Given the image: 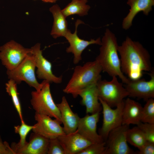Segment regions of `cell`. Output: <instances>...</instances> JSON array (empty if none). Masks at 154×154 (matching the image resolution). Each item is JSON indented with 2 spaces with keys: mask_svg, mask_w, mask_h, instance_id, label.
Wrapping results in <instances>:
<instances>
[{
  "mask_svg": "<svg viewBox=\"0 0 154 154\" xmlns=\"http://www.w3.org/2000/svg\"><path fill=\"white\" fill-rule=\"evenodd\" d=\"M102 67L96 60L88 62L75 67L72 76L65 88L64 92L76 98L79 93L101 78Z\"/></svg>",
  "mask_w": 154,
  "mask_h": 154,
  "instance_id": "cell-3",
  "label": "cell"
},
{
  "mask_svg": "<svg viewBox=\"0 0 154 154\" xmlns=\"http://www.w3.org/2000/svg\"><path fill=\"white\" fill-rule=\"evenodd\" d=\"M100 112L87 114L80 118L77 128L78 132L92 143H102L105 141L97 131V124Z\"/></svg>",
  "mask_w": 154,
  "mask_h": 154,
  "instance_id": "cell-15",
  "label": "cell"
},
{
  "mask_svg": "<svg viewBox=\"0 0 154 154\" xmlns=\"http://www.w3.org/2000/svg\"><path fill=\"white\" fill-rule=\"evenodd\" d=\"M122 125H138L141 120L143 107L138 102L129 98L124 100Z\"/></svg>",
  "mask_w": 154,
  "mask_h": 154,
  "instance_id": "cell-20",
  "label": "cell"
},
{
  "mask_svg": "<svg viewBox=\"0 0 154 154\" xmlns=\"http://www.w3.org/2000/svg\"></svg>",
  "mask_w": 154,
  "mask_h": 154,
  "instance_id": "cell-35",
  "label": "cell"
},
{
  "mask_svg": "<svg viewBox=\"0 0 154 154\" xmlns=\"http://www.w3.org/2000/svg\"><path fill=\"white\" fill-rule=\"evenodd\" d=\"M36 68L35 57L31 52L15 68L7 70V74L8 78L14 80L17 84H20L23 81L38 91L42 88V84L39 83L37 80L35 74Z\"/></svg>",
  "mask_w": 154,
  "mask_h": 154,
  "instance_id": "cell-6",
  "label": "cell"
},
{
  "mask_svg": "<svg viewBox=\"0 0 154 154\" xmlns=\"http://www.w3.org/2000/svg\"><path fill=\"white\" fill-rule=\"evenodd\" d=\"M127 142L131 145L140 149L147 141L141 131L137 126L129 128L126 133Z\"/></svg>",
  "mask_w": 154,
  "mask_h": 154,
  "instance_id": "cell-23",
  "label": "cell"
},
{
  "mask_svg": "<svg viewBox=\"0 0 154 154\" xmlns=\"http://www.w3.org/2000/svg\"><path fill=\"white\" fill-rule=\"evenodd\" d=\"M82 98L81 103L86 108V114L100 112L102 106L99 100L96 83L81 91L78 94Z\"/></svg>",
  "mask_w": 154,
  "mask_h": 154,
  "instance_id": "cell-19",
  "label": "cell"
},
{
  "mask_svg": "<svg viewBox=\"0 0 154 154\" xmlns=\"http://www.w3.org/2000/svg\"><path fill=\"white\" fill-rule=\"evenodd\" d=\"M32 52L20 44L11 40L0 47V60L7 70L16 68L27 55Z\"/></svg>",
  "mask_w": 154,
  "mask_h": 154,
  "instance_id": "cell-7",
  "label": "cell"
},
{
  "mask_svg": "<svg viewBox=\"0 0 154 154\" xmlns=\"http://www.w3.org/2000/svg\"><path fill=\"white\" fill-rule=\"evenodd\" d=\"M31 49L35 57L36 66L37 68L36 71L37 77L39 79L45 80L50 83L53 82L57 84L61 83L62 76L57 77L53 73L52 64L43 56L42 50L40 49V44L37 43Z\"/></svg>",
  "mask_w": 154,
  "mask_h": 154,
  "instance_id": "cell-12",
  "label": "cell"
},
{
  "mask_svg": "<svg viewBox=\"0 0 154 154\" xmlns=\"http://www.w3.org/2000/svg\"><path fill=\"white\" fill-rule=\"evenodd\" d=\"M146 102L143 107L141 121L154 124V100L153 98H151Z\"/></svg>",
  "mask_w": 154,
  "mask_h": 154,
  "instance_id": "cell-25",
  "label": "cell"
},
{
  "mask_svg": "<svg viewBox=\"0 0 154 154\" xmlns=\"http://www.w3.org/2000/svg\"><path fill=\"white\" fill-rule=\"evenodd\" d=\"M49 11L52 14L54 18L51 35L54 38L60 37H64L68 30L66 17L57 4L50 7Z\"/></svg>",
  "mask_w": 154,
  "mask_h": 154,
  "instance_id": "cell-21",
  "label": "cell"
},
{
  "mask_svg": "<svg viewBox=\"0 0 154 154\" xmlns=\"http://www.w3.org/2000/svg\"><path fill=\"white\" fill-rule=\"evenodd\" d=\"M88 0H72L64 9L61 10L64 15L67 17L75 14L83 16L88 14L90 8L86 4Z\"/></svg>",
  "mask_w": 154,
  "mask_h": 154,
  "instance_id": "cell-22",
  "label": "cell"
},
{
  "mask_svg": "<svg viewBox=\"0 0 154 154\" xmlns=\"http://www.w3.org/2000/svg\"><path fill=\"white\" fill-rule=\"evenodd\" d=\"M34 127L33 125H30L26 124L24 121L21 122L20 125L15 126L14 128L15 132L18 134L20 137L19 142L15 144L18 146H21L26 143V139L27 135L30 131Z\"/></svg>",
  "mask_w": 154,
  "mask_h": 154,
  "instance_id": "cell-26",
  "label": "cell"
},
{
  "mask_svg": "<svg viewBox=\"0 0 154 154\" xmlns=\"http://www.w3.org/2000/svg\"><path fill=\"white\" fill-rule=\"evenodd\" d=\"M55 1L56 2V1H57L58 0H55Z\"/></svg>",
  "mask_w": 154,
  "mask_h": 154,
  "instance_id": "cell-34",
  "label": "cell"
},
{
  "mask_svg": "<svg viewBox=\"0 0 154 154\" xmlns=\"http://www.w3.org/2000/svg\"><path fill=\"white\" fill-rule=\"evenodd\" d=\"M48 154H65L58 137L49 139Z\"/></svg>",
  "mask_w": 154,
  "mask_h": 154,
  "instance_id": "cell-29",
  "label": "cell"
},
{
  "mask_svg": "<svg viewBox=\"0 0 154 154\" xmlns=\"http://www.w3.org/2000/svg\"><path fill=\"white\" fill-rule=\"evenodd\" d=\"M64 150L65 154H77L93 143L80 134L75 132L58 137Z\"/></svg>",
  "mask_w": 154,
  "mask_h": 154,
  "instance_id": "cell-16",
  "label": "cell"
},
{
  "mask_svg": "<svg viewBox=\"0 0 154 154\" xmlns=\"http://www.w3.org/2000/svg\"><path fill=\"white\" fill-rule=\"evenodd\" d=\"M137 126L142 131L147 141L154 143V124L141 122Z\"/></svg>",
  "mask_w": 154,
  "mask_h": 154,
  "instance_id": "cell-28",
  "label": "cell"
},
{
  "mask_svg": "<svg viewBox=\"0 0 154 154\" xmlns=\"http://www.w3.org/2000/svg\"><path fill=\"white\" fill-rule=\"evenodd\" d=\"M99 100L103 114V123L99 130V134L105 141L110 132L122 125L124 100L115 109H113L99 98Z\"/></svg>",
  "mask_w": 154,
  "mask_h": 154,
  "instance_id": "cell-9",
  "label": "cell"
},
{
  "mask_svg": "<svg viewBox=\"0 0 154 154\" xmlns=\"http://www.w3.org/2000/svg\"><path fill=\"white\" fill-rule=\"evenodd\" d=\"M138 154H154V143L147 141L145 144L136 152Z\"/></svg>",
  "mask_w": 154,
  "mask_h": 154,
  "instance_id": "cell-30",
  "label": "cell"
},
{
  "mask_svg": "<svg viewBox=\"0 0 154 154\" xmlns=\"http://www.w3.org/2000/svg\"><path fill=\"white\" fill-rule=\"evenodd\" d=\"M129 125H122L112 130L106 141L104 154H134L136 152L128 146L126 133Z\"/></svg>",
  "mask_w": 154,
  "mask_h": 154,
  "instance_id": "cell-8",
  "label": "cell"
},
{
  "mask_svg": "<svg viewBox=\"0 0 154 154\" xmlns=\"http://www.w3.org/2000/svg\"><path fill=\"white\" fill-rule=\"evenodd\" d=\"M37 123L32 129L33 132L41 135L48 139L58 137L65 134L62 124L56 119L35 112V116Z\"/></svg>",
  "mask_w": 154,
  "mask_h": 154,
  "instance_id": "cell-11",
  "label": "cell"
},
{
  "mask_svg": "<svg viewBox=\"0 0 154 154\" xmlns=\"http://www.w3.org/2000/svg\"><path fill=\"white\" fill-rule=\"evenodd\" d=\"M106 142L93 143L83 149L77 154H104Z\"/></svg>",
  "mask_w": 154,
  "mask_h": 154,
  "instance_id": "cell-27",
  "label": "cell"
},
{
  "mask_svg": "<svg viewBox=\"0 0 154 154\" xmlns=\"http://www.w3.org/2000/svg\"><path fill=\"white\" fill-rule=\"evenodd\" d=\"M47 2L55 3L56 2L55 0H46Z\"/></svg>",
  "mask_w": 154,
  "mask_h": 154,
  "instance_id": "cell-32",
  "label": "cell"
},
{
  "mask_svg": "<svg viewBox=\"0 0 154 154\" xmlns=\"http://www.w3.org/2000/svg\"><path fill=\"white\" fill-rule=\"evenodd\" d=\"M84 22L80 19H77L75 23V29L74 33H72L68 29L64 37L70 44L66 51L67 53H72L74 55L73 63L78 64L82 59V54L83 51L89 45L92 44H97L101 45V40L99 37L96 39H91L90 40H85L80 38L77 34L78 26Z\"/></svg>",
  "mask_w": 154,
  "mask_h": 154,
  "instance_id": "cell-10",
  "label": "cell"
},
{
  "mask_svg": "<svg viewBox=\"0 0 154 154\" xmlns=\"http://www.w3.org/2000/svg\"><path fill=\"white\" fill-rule=\"evenodd\" d=\"M0 154H15L14 152L6 141L3 142L0 136Z\"/></svg>",
  "mask_w": 154,
  "mask_h": 154,
  "instance_id": "cell-31",
  "label": "cell"
},
{
  "mask_svg": "<svg viewBox=\"0 0 154 154\" xmlns=\"http://www.w3.org/2000/svg\"><path fill=\"white\" fill-rule=\"evenodd\" d=\"M148 73L150 77L149 81L140 78L130 80L126 84L125 88L129 94V96L142 99L146 101L154 98V71L151 70Z\"/></svg>",
  "mask_w": 154,
  "mask_h": 154,
  "instance_id": "cell-13",
  "label": "cell"
},
{
  "mask_svg": "<svg viewBox=\"0 0 154 154\" xmlns=\"http://www.w3.org/2000/svg\"><path fill=\"white\" fill-rule=\"evenodd\" d=\"M100 53L95 60L101 66L102 71L110 76H118L126 84L130 79L125 76L121 70V62L118 55L117 38L110 29H106L101 40Z\"/></svg>",
  "mask_w": 154,
  "mask_h": 154,
  "instance_id": "cell-2",
  "label": "cell"
},
{
  "mask_svg": "<svg viewBox=\"0 0 154 154\" xmlns=\"http://www.w3.org/2000/svg\"><path fill=\"white\" fill-rule=\"evenodd\" d=\"M121 70L131 80L141 78L143 72L152 70L150 56L147 50L138 41L128 36L118 46Z\"/></svg>",
  "mask_w": 154,
  "mask_h": 154,
  "instance_id": "cell-1",
  "label": "cell"
},
{
  "mask_svg": "<svg viewBox=\"0 0 154 154\" xmlns=\"http://www.w3.org/2000/svg\"><path fill=\"white\" fill-rule=\"evenodd\" d=\"M42 82V86L39 91L31 93V102L33 108L35 112L54 117L62 123L60 111L51 93L50 83L45 80Z\"/></svg>",
  "mask_w": 154,
  "mask_h": 154,
  "instance_id": "cell-4",
  "label": "cell"
},
{
  "mask_svg": "<svg viewBox=\"0 0 154 154\" xmlns=\"http://www.w3.org/2000/svg\"><path fill=\"white\" fill-rule=\"evenodd\" d=\"M127 4L131 7L129 11L123 19L122 26L125 30L129 29L132 25L133 20L135 16L139 12L148 15L152 10L154 5V0H128Z\"/></svg>",
  "mask_w": 154,
  "mask_h": 154,
  "instance_id": "cell-18",
  "label": "cell"
},
{
  "mask_svg": "<svg viewBox=\"0 0 154 154\" xmlns=\"http://www.w3.org/2000/svg\"><path fill=\"white\" fill-rule=\"evenodd\" d=\"M42 0V1L44 2H47L46 0Z\"/></svg>",
  "mask_w": 154,
  "mask_h": 154,
  "instance_id": "cell-33",
  "label": "cell"
},
{
  "mask_svg": "<svg viewBox=\"0 0 154 154\" xmlns=\"http://www.w3.org/2000/svg\"><path fill=\"white\" fill-rule=\"evenodd\" d=\"M108 81L100 79L96 83L99 98L111 108L116 107L129 94L117 76H113Z\"/></svg>",
  "mask_w": 154,
  "mask_h": 154,
  "instance_id": "cell-5",
  "label": "cell"
},
{
  "mask_svg": "<svg viewBox=\"0 0 154 154\" xmlns=\"http://www.w3.org/2000/svg\"><path fill=\"white\" fill-rule=\"evenodd\" d=\"M60 112L63 129L66 134L75 132L77 129L80 117L71 110L66 97H62L61 102L56 104Z\"/></svg>",
  "mask_w": 154,
  "mask_h": 154,
  "instance_id": "cell-17",
  "label": "cell"
},
{
  "mask_svg": "<svg viewBox=\"0 0 154 154\" xmlns=\"http://www.w3.org/2000/svg\"><path fill=\"white\" fill-rule=\"evenodd\" d=\"M49 139L33 132L29 142L21 146L16 145L14 142L11 146L15 154H47Z\"/></svg>",
  "mask_w": 154,
  "mask_h": 154,
  "instance_id": "cell-14",
  "label": "cell"
},
{
  "mask_svg": "<svg viewBox=\"0 0 154 154\" xmlns=\"http://www.w3.org/2000/svg\"><path fill=\"white\" fill-rule=\"evenodd\" d=\"M5 89L6 92L11 97L13 103L18 113L21 122L24 121L23 117L21 104L19 97V94L17 91V84L12 79H9L5 84Z\"/></svg>",
  "mask_w": 154,
  "mask_h": 154,
  "instance_id": "cell-24",
  "label": "cell"
}]
</instances>
